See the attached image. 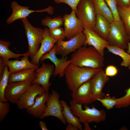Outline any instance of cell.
I'll return each instance as SVG.
<instances>
[{"label": "cell", "mask_w": 130, "mask_h": 130, "mask_svg": "<svg viewBox=\"0 0 130 130\" xmlns=\"http://www.w3.org/2000/svg\"><path fill=\"white\" fill-rule=\"evenodd\" d=\"M71 63L81 67L101 69L104 66V58L93 47L84 45L71 55Z\"/></svg>", "instance_id": "cell-1"}, {"label": "cell", "mask_w": 130, "mask_h": 130, "mask_svg": "<svg viewBox=\"0 0 130 130\" xmlns=\"http://www.w3.org/2000/svg\"><path fill=\"white\" fill-rule=\"evenodd\" d=\"M101 69L80 67L71 63L64 72L68 89L73 92L84 82L91 79Z\"/></svg>", "instance_id": "cell-2"}, {"label": "cell", "mask_w": 130, "mask_h": 130, "mask_svg": "<svg viewBox=\"0 0 130 130\" xmlns=\"http://www.w3.org/2000/svg\"><path fill=\"white\" fill-rule=\"evenodd\" d=\"M70 103L72 114L79 118L81 123H99L106 120V113L103 110H98L93 105L91 108L88 106H84L85 109L83 110L82 105L75 103L72 100Z\"/></svg>", "instance_id": "cell-3"}, {"label": "cell", "mask_w": 130, "mask_h": 130, "mask_svg": "<svg viewBox=\"0 0 130 130\" xmlns=\"http://www.w3.org/2000/svg\"><path fill=\"white\" fill-rule=\"evenodd\" d=\"M25 29L28 44L29 57L32 59L36 54L43 40L44 29L33 26L27 17L21 19Z\"/></svg>", "instance_id": "cell-4"}, {"label": "cell", "mask_w": 130, "mask_h": 130, "mask_svg": "<svg viewBox=\"0 0 130 130\" xmlns=\"http://www.w3.org/2000/svg\"><path fill=\"white\" fill-rule=\"evenodd\" d=\"M112 46H114L124 49H127L129 41L128 33L121 19L114 20L110 23L109 34L107 40Z\"/></svg>", "instance_id": "cell-5"}, {"label": "cell", "mask_w": 130, "mask_h": 130, "mask_svg": "<svg viewBox=\"0 0 130 130\" xmlns=\"http://www.w3.org/2000/svg\"><path fill=\"white\" fill-rule=\"evenodd\" d=\"M75 12L84 26L93 30L97 14L92 0H81Z\"/></svg>", "instance_id": "cell-6"}, {"label": "cell", "mask_w": 130, "mask_h": 130, "mask_svg": "<svg viewBox=\"0 0 130 130\" xmlns=\"http://www.w3.org/2000/svg\"><path fill=\"white\" fill-rule=\"evenodd\" d=\"M86 37L83 32L67 41L59 40L56 43V54L62 57L75 52L80 47L84 45Z\"/></svg>", "instance_id": "cell-7"}, {"label": "cell", "mask_w": 130, "mask_h": 130, "mask_svg": "<svg viewBox=\"0 0 130 130\" xmlns=\"http://www.w3.org/2000/svg\"><path fill=\"white\" fill-rule=\"evenodd\" d=\"M58 93L52 90L46 102V107L44 113L39 118L40 119L52 116L58 119L64 124H66V120L62 113L63 107L60 103Z\"/></svg>", "instance_id": "cell-8"}, {"label": "cell", "mask_w": 130, "mask_h": 130, "mask_svg": "<svg viewBox=\"0 0 130 130\" xmlns=\"http://www.w3.org/2000/svg\"><path fill=\"white\" fill-rule=\"evenodd\" d=\"M62 17L65 37L67 39L83 32L84 25L77 16L75 11L72 10L70 14H65Z\"/></svg>", "instance_id": "cell-9"}, {"label": "cell", "mask_w": 130, "mask_h": 130, "mask_svg": "<svg viewBox=\"0 0 130 130\" xmlns=\"http://www.w3.org/2000/svg\"><path fill=\"white\" fill-rule=\"evenodd\" d=\"M11 6L12 12L6 20V22L8 24H10L18 19L26 18L30 14L34 12H46L50 15L54 13V9L51 6L42 10H32L29 9L28 7L21 6L16 1H14L11 3Z\"/></svg>", "instance_id": "cell-10"}, {"label": "cell", "mask_w": 130, "mask_h": 130, "mask_svg": "<svg viewBox=\"0 0 130 130\" xmlns=\"http://www.w3.org/2000/svg\"><path fill=\"white\" fill-rule=\"evenodd\" d=\"M56 44L49 52L43 55L41 57L40 61L42 63L46 59L50 60L54 64L55 69L53 77L57 75L60 78L63 77L64 75V72L66 67L71 63L70 59H68L67 56L58 58L56 56Z\"/></svg>", "instance_id": "cell-11"}, {"label": "cell", "mask_w": 130, "mask_h": 130, "mask_svg": "<svg viewBox=\"0 0 130 130\" xmlns=\"http://www.w3.org/2000/svg\"><path fill=\"white\" fill-rule=\"evenodd\" d=\"M45 92L39 84L32 83L16 103L20 109H27L34 104L36 97Z\"/></svg>", "instance_id": "cell-12"}, {"label": "cell", "mask_w": 130, "mask_h": 130, "mask_svg": "<svg viewBox=\"0 0 130 130\" xmlns=\"http://www.w3.org/2000/svg\"><path fill=\"white\" fill-rule=\"evenodd\" d=\"M32 83V82L29 81L8 83L4 92L5 98L8 102L16 104Z\"/></svg>", "instance_id": "cell-13"}, {"label": "cell", "mask_w": 130, "mask_h": 130, "mask_svg": "<svg viewBox=\"0 0 130 130\" xmlns=\"http://www.w3.org/2000/svg\"><path fill=\"white\" fill-rule=\"evenodd\" d=\"M54 69V65L43 63L40 67L35 70L36 78L32 83L39 84L46 92H48L51 85L50 79L51 76L53 75Z\"/></svg>", "instance_id": "cell-14"}, {"label": "cell", "mask_w": 130, "mask_h": 130, "mask_svg": "<svg viewBox=\"0 0 130 130\" xmlns=\"http://www.w3.org/2000/svg\"><path fill=\"white\" fill-rule=\"evenodd\" d=\"M91 79L84 83L71 94L73 102L79 104H84V107L94 102Z\"/></svg>", "instance_id": "cell-15"}, {"label": "cell", "mask_w": 130, "mask_h": 130, "mask_svg": "<svg viewBox=\"0 0 130 130\" xmlns=\"http://www.w3.org/2000/svg\"><path fill=\"white\" fill-rule=\"evenodd\" d=\"M109 79L102 69L96 73L91 79L92 96L94 102L98 98L104 97L105 94L102 92L105 84Z\"/></svg>", "instance_id": "cell-16"}, {"label": "cell", "mask_w": 130, "mask_h": 130, "mask_svg": "<svg viewBox=\"0 0 130 130\" xmlns=\"http://www.w3.org/2000/svg\"><path fill=\"white\" fill-rule=\"evenodd\" d=\"M83 32L86 37L84 45L93 46L104 57V49L110 45L109 42L100 37L93 30L85 26H84Z\"/></svg>", "instance_id": "cell-17"}, {"label": "cell", "mask_w": 130, "mask_h": 130, "mask_svg": "<svg viewBox=\"0 0 130 130\" xmlns=\"http://www.w3.org/2000/svg\"><path fill=\"white\" fill-rule=\"evenodd\" d=\"M57 42L50 35L48 28H45L43 39L40 48L36 54L31 59V62L39 66L41 57L50 51Z\"/></svg>", "instance_id": "cell-18"}, {"label": "cell", "mask_w": 130, "mask_h": 130, "mask_svg": "<svg viewBox=\"0 0 130 130\" xmlns=\"http://www.w3.org/2000/svg\"><path fill=\"white\" fill-rule=\"evenodd\" d=\"M29 56L28 51L23 56L20 60L18 59L12 60H9L6 62L10 74L12 73L24 70L33 69L36 70L38 65H35L29 60Z\"/></svg>", "instance_id": "cell-19"}, {"label": "cell", "mask_w": 130, "mask_h": 130, "mask_svg": "<svg viewBox=\"0 0 130 130\" xmlns=\"http://www.w3.org/2000/svg\"><path fill=\"white\" fill-rule=\"evenodd\" d=\"M48 92H45L36 97L34 104L26 109V112L34 117L40 118L46 107V102L49 97Z\"/></svg>", "instance_id": "cell-20"}, {"label": "cell", "mask_w": 130, "mask_h": 130, "mask_svg": "<svg viewBox=\"0 0 130 130\" xmlns=\"http://www.w3.org/2000/svg\"><path fill=\"white\" fill-rule=\"evenodd\" d=\"M110 23L104 17L96 15L93 30L99 36L107 41L110 32Z\"/></svg>", "instance_id": "cell-21"}, {"label": "cell", "mask_w": 130, "mask_h": 130, "mask_svg": "<svg viewBox=\"0 0 130 130\" xmlns=\"http://www.w3.org/2000/svg\"><path fill=\"white\" fill-rule=\"evenodd\" d=\"M35 69H28L10 74L8 83L13 82L26 81L32 82L36 78Z\"/></svg>", "instance_id": "cell-22"}, {"label": "cell", "mask_w": 130, "mask_h": 130, "mask_svg": "<svg viewBox=\"0 0 130 130\" xmlns=\"http://www.w3.org/2000/svg\"><path fill=\"white\" fill-rule=\"evenodd\" d=\"M96 14L104 17L110 23L114 20L112 13L104 0H92Z\"/></svg>", "instance_id": "cell-23"}, {"label": "cell", "mask_w": 130, "mask_h": 130, "mask_svg": "<svg viewBox=\"0 0 130 130\" xmlns=\"http://www.w3.org/2000/svg\"><path fill=\"white\" fill-rule=\"evenodd\" d=\"M63 107L62 113L66 121V123L71 124L77 127L79 130H82V126L79 118L72 114L70 106H69L64 100L60 101Z\"/></svg>", "instance_id": "cell-24"}, {"label": "cell", "mask_w": 130, "mask_h": 130, "mask_svg": "<svg viewBox=\"0 0 130 130\" xmlns=\"http://www.w3.org/2000/svg\"><path fill=\"white\" fill-rule=\"evenodd\" d=\"M10 42L9 41L0 40V57L4 60L5 62L11 58L18 59L20 57L25 55L26 52L23 54H18L14 53L9 49Z\"/></svg>", "instance_id": "cell-25"}, {"label": "cell", "mask_w": 130, "mask_h": 130, "mask_svg": "<svg viewBox=\"0 0 130 130\" xmlns=\"http://www.w3.org/2000/svg\"><path fill=\"white\" fill-rule=\"evenodd\" d=\"M108 51L120 56L123 61L120 63L121 66L128 67L130 64V54L124 49L114 46L110 45L106 47Z\"/></svg>", "instance_id": "cell-26"}, {"label": "cell", "mask_w": 130, "mask_h": 130, "mask_svg": "<svg viewBox=\"0 0 130 130\" xmlns=\"http://www.w3.org/2000/svg\"><path fill=\"white\" fill-rule=\"evenodd\" d=\"M64 22L63 17L58 15L53 18L47 16L41 20V23L43 26H47L49 29H51L60 27L63 24Z\"/></svg>", "instance_id": "cell-27"}, {"label": "cell", "mask_w": 130, "mask_h": 130, "mask_svg": "<svg viewBox=\"0 0 130 130\" xmlns=\"http://www.w3.org/2000/svg\"><path fill=\"white\" fill-rule=\"evenodd\" d=\"M119 16L128 33L130 31V5L126 6H117Z\"/></svg>", "instance_id": "cell-28"}, {"label": "cell", "mask_w": 130, "mask_h": 130, "mask_svg": "<svg viewBox=\"0 0 130 130\" xmlns=\"http://www.w3.org/2000/svg\"><path fill=\"white\" fill-rule=\"evenodd\" d=\"M10 74L7 66L6 64L2 77L0 80V101L8 102L4 96V92L8 84Z\"/></svg>", "instance_id": "cell-29"}, {"label": "cell", "mask_w": 130, "mask_h": 130, "mask_svg": "<svg viewBox=\"0 0 130 130\" xmlns=\"http://www.w3.org/2000/svg\"><path fill=\"white\" fill-rule=\"evenodd\" d=\"M125 95L123 96L117 98L114 107L121 108L127 107L130 105V86L124 90Z\"/></svg>", "instance_id": "cell-30"}, {"label": "cell", "mask_w": 130, "mask_h": 130, "mask_svg": "<svg viewBox=\"0 0 130 130\" xmlns=\"http://www.w3.org/2000/svg\"><path fill=\"white\" fill-rule=\"evenodd\" d=\"M117 99L114 97H111L106 95L102 98L98 99L97 100L101 102L104 107L108 110L114 107L116 104Z\"/></svg>", "instance_id": "cell-31"}, {"label": "cell", "mask_w": 130, "mask_h": 130, "mask_svg": "<svg viewBox=\"0 0 130 130\" xmlns=\"http://www.w3.org/2000/svg\"><path fill=\"white\" fill-rule=\"evenodd\" d=\"M49 31L52 37L57 41L64 40L65 38L64 29L62 27H60L51 29H49Z\"/></svg>", "instance_id": "cell-32"}, {"label": "cell", "mask_w": 130, "mask_h": 130, "mask_svg": "<svg viewBox=\"0 0 130 130\" xmlns=\"http://www.w3.org/2000/svg\"><path fill=\"white\" fill-rule=\"evenodd\" d=\"M111 11L114 20H121L117 8V0H104Z\"/></svg>", "instance_id": "cell-33"}, {"label": "cell", "mask_w": 130, "mask_h": 130, "mask_svg": "<svg viewBox=\"0 0 130 130\" xmlns=\"http://www.w3.org/2000/svg\"><path fill=\"white\" fill-rule=\"evenodd\" d=\"M8 102L0 101V122L6 116L10 111V105Z\"/></svg>", "instance_id": "cell-34"}, {"label": "cell", "mask_w": 130, "mask_h": 130, "mask_svg": "<svg viewBox=\"0 0 130 130\" xmlns=\"http://www.w3.org/2000/svg\"><path fill=\"white\" fill-rule=\"evenodd\" d=\"M57 4L64 3L69 5L72 10L75 12L77 10L78 5L81 0H53Z\"/></svg>", "instance_id": "cell-35"}, {"label": "cell", "mask_w": 130, "mask_h": 130, "mask_svg": "<svg viewBox=\"0 0 130 130\" xmlns=\"http://www.w3.org/2000/svg\"><path fill=\"white\" fill-rule=\"evenodd\" d=\"M118 70L117 67L113 65L107 66L105 70L106 75L108 77H112L116 75L117 74Z\"/></svg>", "instance_id": "cell-36"}, {"label": "cell", "mask_w": 130, "mask_h": 130, "mask_svg": "<svg viewBox=\"0 0 130 130\" xmlns=\"http://www.w3.org/2000/svg\"><path fill=\"white\" fill-rule=\"evenodd\" d=\"M6 63L3 59L0 57V80L1 79L4 70Z\"/></svg>", "instance_id": "cell-37"}, {"label": "cell", "mask_w": 130, "mask_h": 130, "mask_svg": "<svg viewBox=\"0 0 130 130\" xmlns=\"http://www.w3.org/2000/svg\"><path fill=\"white\" fill-rule=\"evenodd\" d=\"M130 0H117V6H126L130 5Z\"/></svg>", "instance_id": "cell-38"}, {"label": "cell", "mask_w": 130, "mask_h": 130, "mask_svg": "<svg viewBox=\"0 0 130 130\" xmlns=\"http://www.w3.org/2000/svg\"><path fill=\"white\" fill-rule=\"evenodd\" d=\"M66 130H78V129L76 126L71 124H68L66 128Z\"/></svg>", "instance_id": "cell-39"}, {"label": "cell", "mask_w": 130, "mask_h": 130, "mask_svg": "<svg viewBox=\"0 0 130 130\" xmlns=\"http://www.w3.org/2000/svg\"><path fill=\"white\" fill-rule=\"evenodd\" d=\"M39 124L41 129L42 130H48V129L47 127L46 123L43 121H40Z\"/></svg>", "instance_id": "cell-40"}, {"label": "cell", "mask_w": 130, "mask_h": 130, "mask_svg": "<svg viewBox=\"0 0 130 130\" xmlns=\"http://www.w3.org/2000/svg\"><path fill=\"white\" fill-rule=\"evenodd\" d=\"M83 124L84 127L83 129L84 130H92V129L90 127L89 123L87 122H84L83 123Z\"/></svg>", "instance_id": "cell-41"}, {"label": "cell", "mask_w": 130, "mask_h": 130, "mask_svg": "<svg viewBox=\"0 0 130 130\" xmlns=\"http://www.w3.org/2000/svg\"><path fill=\"white\" fill-rule=\"evenodd\" d=\"M128 48L126 52L130 54V42L129 41L128 44ZM128 69L130 70V64L128 67Z\"/></svg>", "instance_id": "cell-42"}, {"label": "cell", "mask_w": 130, "mask_h": 130, "mask_svg": "<svg viewBox=\"0 0 130 130\" xmlns=\"http://www.w3.org/2000/svg\"><path fill=\"white\" fill-rule=\"evenodd\" d=\"M128 35L129 36V41H130V31L128 33Z\"/></svg>", "instance_id": "cell-43"}, {"label": "cell", "mask_w": 130, "mask_h": 130, "mask_svg": "<svg viewBox=\"0 0 130 130\" xmlns=\"http://www.w3.org/2000/svg\"><path fill=\"white\" fill-rule=\"evenodd\" d=\"M129 3L130 4V0Z\"/></svg>", "instance_id": "cell-44"}]
</instances>
